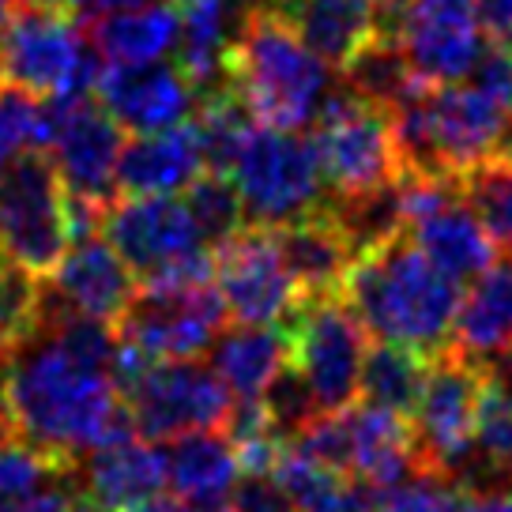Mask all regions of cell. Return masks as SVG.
<instances>
[{"label": "cell", "instance_id": "obj_1", "mask_svg": "<svg viewBox=\"0 0 512 512\" xmlns=\"http://www.w3.org/2000/svg\"><path fill=\"white\" fill-rule=\"evenodd\" d=\"M0 400L12 437L64 467L136 433L117 381L64 351L42 320L0 354Z\"/></svg>", "mask_w": 512, "mask_h": 512}, {"label": "cell", "instance_id": "obj_2", "mask_svg": "<svg viewBox=\"0 0 512 512\" xmlns=\"http://www.w3.org/2000/svg\"><path fill=\"white\" fill-rule=\"evenodd\" d=\"M460 294L464 287L437 272L407 234L354 256L339 287V298L369 336L403 343L426 358L452 347Z\"/></svg>", "mask_w": 512, "mask_h": 512}, {"label": "cell", "instance_id": "obj_3", "mask_svg": "<svg viewBox=\"0 0 512 512\" xmlns=\"http://www.w3.org/2000/svg\"><path fill=\"white\" fill-rule=\"evenodd\" d=\"M226 83L256 125L302 132L332 91V68L305 46L275 0H260L226 53Z\"/></svg>", "mask_w": 512, "mask_h": 512}, {"label": "cell", "instance_id": "obj_4", "mask_svg": "<svg viewBox=\"0 0 512 512\" xmlns=\"http://www.w3.org/2000/svg\"><path fill=\"white\" fill-rule=\"evenodd\" d=\"M403 174L460 177L505 147L509 106L479 83H418L392 106Z\"/></svg>", "mask_w": 512, "mask_h": 512}, {"label": "cell", "instance_id": "obj_5", "mask_svg": "<svg viewBox=\"0 0 512 512\" xmlns=\"http://www.w3.org/2000/svg\"><path fill=\"white\" fill-rule=\"evenodd\" d=\"M102 57L80 31V16L64 8H46L31 0H12L4 38H0V80L23 87L38 98L95 95Z\"/></svg>", "mask_w": 512, "mask_h": 512}, {"label": "cell", "instance_id": "obj_6", "mask_svg": "<svg viewBox=\"0 0 512 512\" xmlns=\"http://www.w3.org/2000/svg\"><path fill=\"white\" fill-rule=\"evenodd\" d=\"M46 102V147L57 166L72 238L98 230L102 211L110 208L117 192V162L125 151V128L113 121L95 95L68 102V98H42Z\"/></svg>", "mask_w": 512, "mask_h": 512}, {"label": "cell", "instance_id": "obj_7", "mask_svg": "<svg viewBox=\"0 0 512 512\" xmlns=\"http://www.w3.org/2000/svg\"><path fill=\"white\" fill-rule=\"evenodd\" d=\"M313 151L328 196H358L403 177L392 110L362 98L339 80L313 117Z\"/></svg>", "mask_w": 512, "mask_h": 512}, {"label": "cell", "instance_id": "obj_8", "mask_svg": "<svg viewBox=\"0 0 512 512\" xmlns=\"http://www.w3.org/2000/svg\"><path fill=\"white\" fill-rule=\"evenodd\" d=\"M226 174L241 192L245 219L256 226H287L324 208L328 200L313 140L290 128L253 121L245 128Z\"/></svg>", "mask_w": 512, "mask_h": 512}, {"label": "cell", "instance_id": "obj_9", "mask_svg": "<svg viewBox=\"0 0 512 512\" xmlns=\"http://www.w3.org/2000/svg\"><path fill=\"white\" fill-rule=\"evenodd\" d=\"M68 245V192L49 151L34 147L0 170V253L34 279H49Z\"/></svg>", "mask_w": 512, "mask_h": 512}, {"label": "cell", "instance_id": "obj_10", "mask_svg": "<svg viewBox=\"0 0 512 512\" xmlns=\"http://www.w3.org/2000/svg\"><path fill=\"white\" fill-rule=\"evenodd\" d=\"M486 377L482 362L460 347L430 354L426 381L411 411V437H415L418 467H430L460 482L475 456V430H479Z\"/></svg>", "mask_w": 512, "mask_h": 512}, {"label": "cell", "instance_id": "obj_11", "mask_svg": "<svg viewBox=\"0 0 512 512\" xmlns=\"http://www.w3.org/2000/svg\"><path fill=\"white\" fill-rule=\"evenodd\" d=\"M287 332L290 366L305 377L320 415H336L358 403L369 332L351 313V305L339 294L305 298L302 309L287 324Z\"/></svg>", "mask_w": 512, "mask_h": 512}, {"label": "cell", "instance_id": "obj_12", "mask_svg": "<svg viewBox=\"0 0 512 512\" xmlns=\"http://www.w3.org/2000/svg\"><path fill=\"white\" fill-rule=\"evenodd\" d=\"M136 437L170 441L189 430H223L234 407V392L223 377L196 358L151 362L132 384L121 388Z\"/></svg>", "mask_w": 512, "mask_h": 512}, {"label": "cell", "instance_id": "obj_13", "mask_svg": "<svg viewBox=\"0 0 512 512\" xmlns=\"http://www.w3.org/2000/svg\"><path fill=\"white\" fill-rule=\"evenodd\" d=\"M226 305L215 283L196 287H140L125 313L113 320L117 336L144 354L147 362H177L208 354L226 328Z\"/></svg>", "mask_w": 512, "mask_h": 512}, {"label": "cell", "instance_id": "obj_14", "mask_svg": "<svg viewBox=\"0 0 512 512\" xmlns=\"http://www.w3.org/2000/svg\"><path fill=\"white\" fill-rule=\"evenodd\" d=\"M215 253V287L238 324H283L302 309L305 294L294 283L272 226L245 223Z\"/></svg>", "mask_w": 512, "mask_h": 512}, {"label": "cell", "instance_id": "obj_15", "mask_svg": "<svg viewBox=\"0 0 512 512\" xmlns=\"http://www.w3.org/2000/svg\"><path fill=\"white\" fill-rule=\"evenodd\" d=\"M98 234L132 268L136 283H147L208 249L192 211L177 196H117L102 211Z\"/></svg>", "mask_w": 512, "mask_h": 512}, {"label": "cell", "instance_id": "obj_16", "mask_svg": "<svg viewBox=\"0 0 512 512\" xmlns=\"http://www.w3.org/2000/svg\"><path fill=\"white\" fill-rule=\"evenodd\" d=\"M392 34L418 83L467 80L486 46L479 0H407L392 16Z\"/></svg>", "mask_w": 512, "mask_h": 512}, {"label": "cell", "instance_id": "obj_17", "mask_svg": "<svg viewBox=\"0 0 512 512\" xmlns=\"http://www.w3.org/2000/svg\"><path fill=\"white\" fill-rule=\"evenodd\" d=\"M95 98L125 132L144 136V132H162L189 121L196 106V87L177 64L166 61L110 64L98 76Z\"/></svg>", "mask_w": 512, "mask_h": 512}, {"label": "cell", "instance_id": "obj_18", "mask_svg": "<svg viewBox=\"0 0 512 512\" xmlns=\"http://www.w3.org/2000/svg\"><path fill=\"white\" fill-rule=\"evenodd\" d=\"M136 294V275L98 230L72 238L64 260L42 279V298L72 313L117 320Z\"/></svg>", "mask_w": 512, "mask_h": 512}, {"label": "cell", "instance_id": "obj_19", "mask_svg": "<svg viewBox=\"0 0 512 512\" xmlns=\"http://www.w3.org/2000/svg\"><path fill=\"white\" fill-rule=\"evenodd\" d=\"M204 170H208L204 144L189 117L174 128L125 140V151L117 162V192L121 196H174L189 189Z\"/></svg>", "mask_w": 512, "mask_h": 512}, {"label": "cell", "instance_id": "obj_20", "mask_svg": "<svg viewBox=\"0 0 512 512\" xmlns=\"http://www.w3.org/2000/svg\"><path fill=\"white\" fill-rule=\"evenodd\" d=\"M275 4L305 38V46L332 72H343L369 42H377L392 27V19L384 16L377 0H275Z\"/></svg>", "mask_w": 512, "mask_h": 512}, {"label": "cell", "instance_id": "obj_21", "mask_svg": "<svg viewBox=\"0 0 512 512\" xmlns=\"http://www.w3.org/2000/svg\"><path fill=\"white\" fill-rule=\"evenodd\" d=\"M166 460V486L189 512L226 505L241 479L238 452L223 430H189L170 437Z\"/></svg>", "mask_w": 512, "mask_h": 512}, {"label": "cell", "instance_id": "obj_22", "mask_svg": "<svg viewBox=\"0 0 512 512\" xmlns=\"http://www.w3.org/2000/svg\"><path fill=\"white\" fill-rule=\"evenodd\" d=\"M76 479H83V494H91L98 505L113 512H125L147 497H159L166 486V460L155 441L125 437L117 445L95 448L76 467Z\"/></svg>", "mask_w": 512, "mask_h": 512}, {"label": "cell", "instance_id": "obj_23", "mask_svg": "<svg viewBox=\"0 0 512 512\" xmlns=\"http://www.w3.org/2000/svg\"><path fill=\"white\" fill-rule=\"evenodd\" d=\"M283 260H287L294 283L302 287L305 298H320V294H339L343 275L354 264V249L347 234L339 230V223L324 208L309 211L302 219H294L287 226H272Z\"/></svg>", "mask_w": 512, "mask_h": 512}, {"label": "cell", "instance_id": "obj_24", "mask_svg": "<svg viewBox=\"0 0 512 512\" xmlns=\"http://www.w3.org/2000/svg\"><path fill=\"white\" fill-rule=\"evenodd\" d=\"M208 354L234 400H260L290 362V332L283 324H234L215 336Z\"/></svg>", "mask_w": 512, "mask_h": 512}, {"label": "cell", "instance_id": "obj_25", "mask_svg": "<svg viewBox=\"0 0 512 512\" xmlns=\"http://www.w3.org/2000/svg\"><path fill=\"white\" fill-rule=\"evenodd\" d=\"M181 16L174 0H147L136 8L87 19V38L106 64H151L177 49Z\"/></svg>", "mask_w": 512, "mask_h": 512}, {"label": "cell", "instance_id": "obj_26", "mask_svg": "<svg viewBox=\"0 0 512 512\" xmlns=\"http://www.w3.org/2000/svg\"><path fill=\"white\" fill-rule=\"evenodd\" d=\"M452 347L475 358L512 347V264H494L475 283H467L456 309Z\"/></svg>", "mask_w": 512, "mask_h": 512}, {"label": "cell", "instance_id": "obj_27", "mask_svg": "<svg viewBox=\"0 0 512 512\" xmlns=\"http://www.w3.org/2000/svg\"><path fill=\"white\" fill-rule=\"evenodd\" d=\"M426 366H430L426 354L411 351L403 343L377 339L373 347H366V358H362L358 396L373 403V407H384V411H396V415L411 418L418 392H422V381H426Z\"/></svg>", "mask_w": 512, "mask_h": 512}, {"label": "cell", "instance_id": "obj_28", "mask_svg": "<svg viewBox=\"0 0 512 512\" xmlns=\"http://www.w3.org/2000/svg\"><path fill=\"white\" fill-rule=\"evenodd\" d=\"M460 192L490 230L501 253H512V147L494 151L486 162L460 177Z\"/></svg>", "mask_w": 512, "mask_h": 512}, {"label": "cell", "instance_id": "obj_29", "mask_svg": "<svg viewBox=\"0 0 512 512\" xmlns=\"http://www.w3.org/2000/svg\"><path fill=\"white\" fill-rule=\"evenodd\" d=\"M185 208L192 211V219L200 226L208 249L223 245L226 238H234L241 226L249 223L238 185L223 170H204V174L196 177L189 189H185Z\"/></svg>", "mask_w": 512, "mask_h": 512}, {"label": "cell", "instance_id": "obj_30", "mask_svg": "<svg viewBox=\"0 0 512 512\" xmlns=\"http://www.w3.org/2000/svg\"><path fill=\"white\" fill-rule=\"evenodd\" d=\"M72 475H76V467L57 464L53 456L38 452V448L19 441V437L0 441V509L46 490L53 482L72 479Z\"/></svg>", "mask_w": 512, "mask_h": 512}, {"label": "cell", "instance_id": "obj_31", "mask_svg": "<svg viewBox=\"0 0 512 512\" xmlns=\"http://www.w3.org/2000/svg\"><path fill=\"white\" fill-rule=\"evenodd\" d=\"M467 490L452 475L415 467L407 479L373 490V512H456Z\"/></svg>", "mask_w": 512, "mask_h": 512}, {"label": "cell", "instance_id": "obj_32", "mask_svg": "<svg viewBox=\"0 0 512 512\" xmlns=\"http://www.w3.org/2000/svg\"><path fill=\"white\" fill-rule=\"evenodd\" d=\"M34 147H46V102L0 80V170Z\"/></svg>", "mask_w": 512, "mask_h": 512}, {"label": "cell", "instance_id": "obj_33", "mask_svg": "<svg viewBox=\"0 0 512 512\" xmlns=\"http://www.w3.org/2000/svg\"><path fill=\"white\" fill-rule=\"evenodd\" d=\"M38 302H42V279L27 275L0 253V354L16 347L38 324Z\"/></svg>", "mask_w": 512, "mask_h": 512}, {"label": "cell", "instance_id": "obj_34", "mask_svg": "<svg viewBox=\"0 0 512 512\" xmlns=\"http://www.w3.org/2000/svg\"><path fill=\"white\" fill-rule=\"evenodd\" d=\"M234 512H302L290 494L279 486L275 475H241L234 494H230Z\"/></svg>", "mask_w": 512, "mask_h": 512}, {"label": "cell", "instance_id": "obj_35", "mask_svg": "<svg viewBox=\"0 0 512 512\" xmlns=\"http://www.w3.org/2000/svg\"><path fill=\"white\" fill-rule=\"evenodd\" d=\"M471 83H479L482 91H490L497 102L512 106V46L486 42L475 68H471Z\"/></svg>", "mask_w": 512, "mask_h": 512}, {"label": "cell", "instance_id": "obj_36", "mask_svg": "<svg viewBox=\"0 0 512 512\" xmlns=\"http://www.w3.org/2000/svg\"><path fill=\"white\" fill-rule=\"evenodd\" d=\"M479 23L486 42L512 46V0H479Z\"/></svg>", "mask_w": 512, "mask_h": 512}, {"label": "cell", "instance_id": "obj_37", "mask_svg": "<svg viewBox=\"0 0 512 512\" xmlns=\"http://www.w3.org/2000/svg\"><path fill=\"white\" fill-rule=\"evenodd\" d=\"M72 482H76V475H72V479L53 482V486H46V490L23 497V501H16V505H8V509H0V512H64L68 509V497H72V490H68Z\"/></svg>", "mask_w": 512, "mask_h": 512}, {"label": "cell", "instance_id": "obj_38", "mask_svg": "<svg viewBox=\"0 0 512 512\" xmlns=\"http://www.w3.org/2000/svg\"><path fill=\"white\" fill-rule=\"evenodd\" d=\"M456 512H512V486H490L464 497Z\"/></svg>", "mask_w": 512, "mask_h": 512}, {"label": "cell", "instance_id": "obj_39", "mask_svg": "<svg viewBox=\"0 0 512 512\" xmlns=\"http://www.w3.org/2000/svg\"><path fill=\"white\" fill-rule=\"evenodd\" d=\"M125 512H189L177 497H147V501H140V505H132V509Z\"/></svg>", "mask_w": 512, "mask_h": 512}, {"label": "cell", "instance_id": "obj_40", "mask_svg": "<svg viewBox=\"0 0 512 512\" xmlns=\"http://www.w3.org/2000/svg\"><path fill=\"white\" fill-rule=\"evenodd\" d=\"M64 512H113V509L98 505L91 494H76V497H68V509H64Z\"/></svg>", "mask_w": 512, "mask_h": 512}, {"label": "cell", "instance_id": "obj_41", "mask_svg": "<svg viewBox=\"0 0 512 512\" xmlns=\"http://www.w3.org/2000/svg\"><path fill=\"white\" fill-rule=\"evenodd\" d=\"M31 4H46V8H64V12H76L80 0H31Z\"/></svg>", "mask_w": 512, "mask_h": 512}, {"label": "cell", "instance_id": "obj_42", "mask_svg": "<svg viewBox=\"0 0 512 512\" xmlns=\"http://www.w3.org/2000/svg\"><path fill=\"white\" fill-rule=\"evenodd\" d=\"M377 4H381V8H384V16L392 19V16H396V12H400V8H403V4H407V0H377Z\"/></svg>", "mask_w": 512, "mask_h": 512}, {"label": "cell", "instance_id": "obj_43", "mask_svg": "<svg viewBox=\"0 0 512 512\" xmlns=\"http://www.w3.org/2000/svg\"><path fill=\"white\" fill-rule=\"evenodd\" d=\"M12 437V422H8V411H4V400H0V441Z\"/></svg>", "mask_w": 512, "mask_h": 512}, {"label": "cell", "instance_id": "obj_44", "mask_svg": "<svg viewBox=\"0 0 512 512\" xmlns=\"http://www.w3.org/2000/svg\"><path fill=\"white\" fill-rule=\"evenodd\" d=\"M8 8H12V0H0V38H4V23H8Z\"/></svg>", "mask_w": 512, "mask_h": 512}, {"label": "cell", "instance_id": "obj_45", "mask_svg": "<svg viewBox=\"0 0 512 512\" xmlns=\"http://www.w3.org/2000/svg\"><path fill=\"white\" fill-rule=\"evenodd\" d=\"M196 512H234V509H230V501H226V505H211V509H196Z\"/></svg>", "mask_w": 512, "mask_h": 512}, {"label": "cell", "instance_id": "obj_46", "mask_svg": "<svg viewBox=\"0 0 512 512\" xmlns=\"http://www.w3.org/2000/svg\"><path fill=\"white\" fill-rule=\"evenodd\" d=\"M505 147H512V106H509V128H505Z\"/></svg>", "mask_w": 512, "mask_h": 512}]
</instances>
